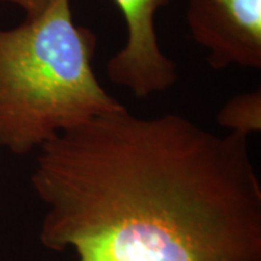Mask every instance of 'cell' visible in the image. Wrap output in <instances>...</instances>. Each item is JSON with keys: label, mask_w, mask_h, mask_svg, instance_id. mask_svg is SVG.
I'll return each instance as SVG.
<instances>
[{"label": "cell", "mask_w": 261, "mask_h": 261, "mask_svg": "<svg viewBox=\"0 0 261 261\" xmlns=\"http://www.w3.org/2000/svg\"><path fill=\"white\" fill-rule=\"evenodd\" d=\"M125 19L122 48L107 63L108 79L137 98L163 92L177 83L178 65L162 51L155 18L172 0H113Z\"/></svg>", "instance_id": "4"}, {"label": "cell", "mask_w": 261, "mask_h": 261, "mask_svg": "<svg viewBox=\"0 0 261 261\" xmlns=\"http://www.w3.org/2000/svg\"><path fill=\"white\" fill-rule=\"evenodd\" d=\"M40 242L77 261H261L248 138L179 114H100L39 149Z\"/></svg>", "instance_id": "1"}, {"label": "cell", "mask_w": 261, "mask_h": 261, "mask_svg": "<svg viewBox=\"0 0 261 261\" xmlns=\"http://www.w3.org/2000/svg\"><path fill=\"white\" fill-rule=\"evenodd\" d=\"M187 22L212 69L261 68V0H188Z\"/></svg>", "instance_id": "3"}, {"label": "cell", "mask_w": 261, "mask_h": 261, "mask_svg": "<svg viewBox=\"0 0 261 261\" xmlns=\"http://www.w3.org/2000/svg\"><path fill=\"white\" fill-rule=\"evenodd\" d=\"M217 121L228 133L248 138L261 129V91L233 96L218 113Z\"/></svg>", "instance_id": "5"}, {"label": "cell", "mask_w": 261, "mask_h": 261, "mask_svg": "<svg viewBox=\"0 0 261 261\" xmlns=\"http://www.w3.org/2000/svg\"><path fill=\"white\" fill-rule=\"evenodd\" d=\"M96 34L74 22L70 0L0 29V148L23 156L123 106L98 81Z\"/></svg>", "instance_id": "2"}, {"label": "cell", "mask_w": 261, "mask_h": 261, "mask_svg": "<svg viewBox=\"0 0 261 261\" xmlns=\"http://www.w3.org/2000/svg\"><path fill=\"white\" fill-rule=\"evenodd\" d=\"M50 0H0V4L9 3V4L17 5L24 11L25 18H32L40 14L46 8Z\"/></svg>", "instance_id": "6"}]
</instances>
